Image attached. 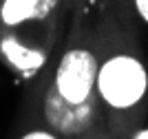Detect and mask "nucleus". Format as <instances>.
Listing matches in <instances>:
<instances>
[{
  "mask_svg": "<svg viewBox=\"0 0 148 139\" xmlns=\"http://www.w3.org/2000/svg\"><path fill=\"white\" fill-rule=\"evenodd\" d=\"M146 71L135 58L117 55L97 73V86L106 102L115 108H128L146 93Z\"/></svg>",
  "mask_w": 148,
  "mask_h": 139,
  "instance_id": "obj_1",
  "label": "nucleus"
},
{
  "mask_svg": "<svg viewBox=\"0 0 148 139\" xmlns=\"http://www.w3.org/2000/svg\"><path fill=\"white\" fill-rule=\"evenodd\" d=\"M97 79V62L88 51H69L60 62L56 86L66 102L82 104L91 95Z\"/></svg>",
  "mask_w": 148,
  "mask_h": 139,
  "instance_id": "obj_2",
  "label": "nucleus"
},
{
  "mask_svg": "<svg viewBox=\"0 0 148 139\" xmlns=\"http://www.w3.org/2000/svg\"><path fill=\"white\" fill-rule=\"evenodd\" d=\"M88 113H91V99H86L82 104L66 102L58 93V88L47 99V115H49L51 124L56 128H60V130H66V133H71L75 128H82Z\"/></svg>",
  "mask_w": 148,
  "mask_h": 139,
  "instance_id": "obj_3",
  "label": "nucleus"
},
{
  "mask_svg": "<svg viewBox=\"0 0 148 139\" xmlns=\"http://www.w3.org/2000/svg\"><path fill=\"white\" fill-rule=\"evenodd\" d=\"M58 0H5L2 20L7 24H18L22 20H42L47 18Z\"/></svg>",
  "mask_w": 148,
  "mask_h": 139,
  "instance_id": "obj_4",
  "label": "nucleus"
},
{
  "mask_svg": "<svg viewBox=\"0 0 148 139\" xmlns=\"http://www.w3.org/2000/svg\"><path fill=\"white\" fill-rule=\"evenodd\" d=\"M0 49H2V53L9 62H11L16 68L20 71H25L27 75H31L33 71L42 66L44 62V53L40 51H33V49H27L18 42V40H13V38H5L2 42H0Z\"/></svg>",
  "mask_w": 148,
  "mask_h": 139,
  "instance_id": "obj_5",
  "label": "nucleus"
},
{
  "mask_svg": "<svg viewBox=\"0 0 148 139\" xmlns=\"http://www.w3.org/2000/svg\"><path fill=\"white\" fill-rule=\"evenodd\" d=\"M135 5H137V11L142 13V18L148 22V0H135Z\"/></svg>",
  "mask_w": 148,
  "mask_h": 139,
  "instance_id": "obj_6",
  "label": "nucleus"
},
{
  "mask_svg": "<svg viewBox=\"0 0 148 139\" xmlns=\"http://www.w3.org/2000/svg\"><path fill=\"white\" fill-rule=\"evenodd\" d=\"M22 139H56V137H51V135H47V133H31V135H27V137H22Z\"/></svg>",
  "mask_w": 148,
  "mask_h": 139,
  "instance_id": "obj_7",
  "label": "nucleus"
},
{
  "mask_svg": "<svg viewBox=\"0 0 148 139\" xmlns=\"http://www.w3.org/2000/svg\"><path fill=\"white\" fill-rule=\"evenodd\" d=\"M135 139H148V130H142V133L137 135V137H135Z\"/></svg>",
  "mask_w": 148,
  "mask_h": 139,
  "instance_id": "obj_8",
  "label": "nucleus"
}]
</instances>
